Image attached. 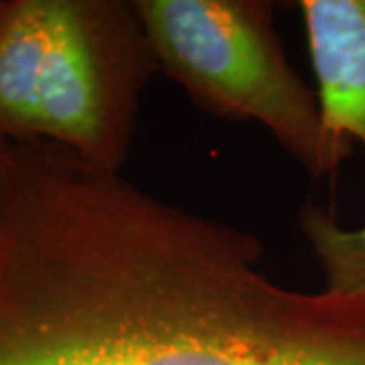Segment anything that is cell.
<instances>
[{
  "label": "cell",
  "mask_w": 365,
  "mask_h": 365,
  "mask_svg": "<svg viewBox=\"0 0 365 365\" xmlns=\"http://www.w3.org/2000/svg\"><path fill=\"white\" fill-rule=\"evenodd\" d=\"M158 71L136 0H0V138L120 173Z\"/></svg>",
  "instance_id": "cell-2"
},
{
  "label": "cell",
  "mask_w": 365,
  "mask_h": 365,
  "mask_svg": "<svg viewBox=\"0 0 365 365\" xmlns=\"http://www.w3.org/2000/svg\"><path fill=\"white\" fill-rule=\"evenodd\" d=\"M329 138L365 155V0L297 2Z\"/></svg>",
  "instance_id": "cell-4"
},
{
  "label": "cell",
  "mask_w": 365,
  "mask_h": 365,
  "mask_svg": "<svg viewBox=\"0 0 365 365\" xmlns=\"http://www.w3.org/2000/svg\"><path fill=\"white\" fill-rule=\"evenodd\" d=\"M299 227L325 278L323 290L365 300V223L345 227L331 209L309 201L300 209Z\"/></svg>",
  "instance_id": "cell-5"
},
{
  "label": "cell",
  "mask_w": 365,
  "mask_h": 365,
  "mask_svg": "<svg viewBox=\"0 0 365 365\" xmlns=\"http://www.w3.org/2000/svg\"><path fill=\"white\" fill-rule=\"evenodd\" d=\"M4 144L6 140L0 138V193H2V177H4Z\"/></svg>",
  "instance_id": "cell-6"
},
{
  "label": "cell",
  "mask_w": 365,
  "mask_h": 365,
  "mask_svg": "<svg viewBox=\"0 0 365 365\" xmlns=\"http://www.w3.org/2000/svg\"><path fill=\"white\" fill-rule=\"evenodd\" d=\"M158 69L211 116L262 124L314 177L353 150L329 138L317 90L297 73L268 0H136Z\"/></svg>",
  "instance_id": "cell-3"
},
{
  "label": "cell",
  "mask_w": 365,
  "mask_h": 365,
  "mask_svg": "<svg viewBox=\"0 0 365 365\" xmlns=\"http://www.w3.org/2000/svg\"><path fill=\"white\" fill-rule=\"evenodd\" d=\"M262 260L250 232L43 155L0 203V365H365V300Z\"/></svg>",
  "instance_id": "cell-1"
}]
</instances>
